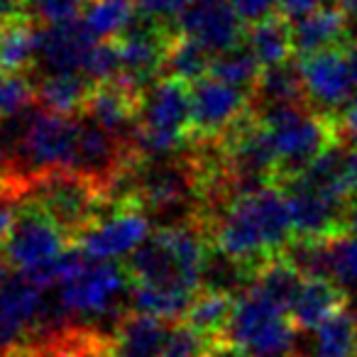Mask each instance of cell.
Here are the masks:
<instances>
[{
  "label": "cell",
  "mask_w": 357,
  "mask_h": 357,
  "mask_svg": "<svg viewBox=\"0 0 357 357\" xmlns=\"http://www.w3.org/2000/svg\"><path fill=\"white\" fill-rule=\"evenodd\" d=\"M215 250L257 269L264 259L282 255L294 243V223L282 186L262 189L235 199L208 228Z\"/></svg>",
  "instance_id": "cell-1"
},
{
  "label": "cell",
  "mask_w": 357,
  "mask_h": 357,
  "mask_svg": "<svg viewBox=\"0 0 357 357\" xmlns=\"http://www.w3.org/2000/svg\"><path fill=\"white\" fill-rule=\"evenodd\" d=\"M277 154V186L301 174L333 144H345L337 115L316 110L311 103H282L252 108Z\"/></svg>",
  "instance_id": "cell-2"
},
{
  "label": "cell",
  "mask_w": 357,
  "mask_h": 357,
  "mask_svg": "<svg viewBox=\"0 0 357 357\" xmlns=\"http://www.w3.org/2000/svg\"><path fill=\"white\" fill-rule=\"evenodd\" d=\"M191 128V84L167 76L144 93L132 144L139 159H162L189 142Z\"/></svg>",
  "instance_id": "cell-3"
},
{
  "label": "cell",
  "mask_w": 357,
  "mask_h": 357,
  "mask_svg": "<svg viewBox=\"0 0 357 357\" xmlns=\"http://www.w3.org/2000/svg\"><path fill=\"white\" fill-rule=\"evenodd\" d=\"M22 199H30L40 206L64 230L71 243H76L91 225L98 223L108 206H115L108 191L76 172H52L35 178Z\"/></svg>",
  "instance_id": "cell-4"
},
{
  "label": "cell",
  "mask_w": 357,
  "mask_h": 357,
  "mask_svg": "<svg viewBox=\"0 0 357 357\" xmlns=\"http://www.w3.org/2000/svg\"><path fill=\"white\" fill-rule=\"evenodd\" d=\"M296 333L289 313L255 287L235 298L228 337L250 357H294Z\"/></svg>",
  "instance_id": "cell-5"
},
{
  "label": "cell",
  "mask_w": 357,
  "mask_h": 357,
  "mask_svg": "<svg viewBox=\"0 0 357 357\" xmlns=\"http://www.w3.org/2000/svg\"><path fill=\"white\" fill-rule=\"evenodd\" d=\"M130 277L113 259H93L74 279L54 289L64 311L74 316H105L120 306Z\"/></svg>",
  "instance_id": "cell-6"
},
{
  "label": "cell",
  "mask_w": 357,
  "mask_h": 357,
  "mask_svg": "<svg viewBox=\"0 0 357 357\" xmlns=\"http://www.w3.org/2000/svg\"><path fill=\"white\" fill-rule=\"evenodd\" d=\"M71 240L66 233L30 199H22L17 206V218L8 233L3 250L13 269L27 272L47 259L56 257L61 250L69 248Z\"/></svg>",
  "instance_id": "cell-7"
},
{
  "label": "cell",
  "mask_w": 357,
  "mask_h": 357,
  "mask_svg": "<svg viewBox=\"0 0 357 357\" xmlns=\"http://www.w3.org/2000/svg\"><path fill=\"white\" fill-rule=\"evenodd\" d=\"M252 110L250 91L225 84L213 76L191 84V137L194 139H220Z\"/></svg>",
  "instance_id": "cell-8"
},
{
  "label": "cell",
  "mask_w": 357,
  "mask_h": 357,
  "mask_svg": "<svg viewBox=\"0 0 357 357\" xmlns=\"http://www.w3.org/2000/svg\"><path fill=\"white\" fill-rule=\"evenodd\" d=\"M306 98L316 110L337 115L355 98V79H352L350 61L345 47H333L316 54L298 56Z\"/></svg>",
  "instance_id": "cell-9"
},
{
  "label": "cell",
  "mask_w": 357,
  "mask_h": 357,
  "mask_svg": "<svg viewBox=\"0 0 357 357\" xmlns=\"http://www.w3.org/2000/svg\"><path fill=\"white\" fill-rule=\"evenodd\" d=\"M139 211H142V206L135 201L118 204L110 211L108 218H100L96 225H91L76 240V245L91 259H118L125 255H132L152 235L149 218Z\"/></svg>",
  "instance_id": "cell-10"
},
{
  "label": "cell",
  "mask_w": 357,
  "mask_h": 357,
  "mask_svg": "<svg viewBox=\"0 0 357 357\" xmlns=\"http://www.w3.org/2000/svg\"><path fill=\"white\" fill-rule=\"evenodd\" d=\"M45 291L20 272L0 282V357L30 342L47 301Z\"/></svg>",
  "instance_id": "cell-11"
},
{
  "label": "cell",
  "mask_w": 357,
  "mask_h": 357,
  "mask_svg": "<svg viewBox=\"0 0 357 357\" xmlns=\"http://www.w3.org/2000/svg\"><path fill=\"white\" fill-rule=\"evenodd\" d=\"M243 22L230 0H194L176 17V30L220 54L243 45Z\"/></svg>",
  "instance_id": "cell-12"
},
{
  "label": "cell",
  "mask_w": 357,
  "mask_h": 357,
  "mask_svg": "<svg viewBox=\"0 0 357 357\" xmlns=\"http://www.w3.org/2000/svg\"><path fill=\"white\" fill-rule=\"evenodd\" d=\"M96 42L98 40L91 35L81 17L45 25L37 30L35 64L47 69V74H84Z\"/></svg>",
  "instance_id": "cell-13"
},
{
  "label": "cell",
  "mask_w": 357,
  "mask_h": 357,
  "mask_svg": "<svg viewBox=\"0 0 357 357\" xmlns=\"http://www.w3.org/2000/svg\"><path fill=\"white\" fill-rule=\"evenodd\" d=\"M291 211L294 235L301 240H323L342 233V211L345 201L326 196L321 191L303 186L296 178L282 184Z\"/></svg>",
  "instance_id": "cell-14"
},
{
  "label": "cell",
  "mask_w": 357,
  "mask_h": 357,
  "mask_svg": "<svg viewBox=\"0 0 357 357\" xmlns=\"http://www.w3.org/2000/svg\"><path fill=\"white\" fill-rule=\"evenodd\" d=\"M291 42L296 56H308L323 50H333V47H345L350 42V25L335 6L318 8V10L291 22Z\"/></svg>",
  "instance_id": "cell-15"
},
{
  "label": "cell",
  "mask_w": 357,
  "mask_h": 357,
  "mask_svg": "<svg viewBox=\"0 0 357 357\" xmlns=\"http://www.w3.org/2000/svg\"><path fill=\"white\" fill-rule=\"evenodd\" d=\"M169 323L152 313L130 311L115 328V357H162L172 333Z\"/></svg>",
  "instance_id": "cell-16"
},
{
  "label": "cell",
  "mask_w": 357,
  "mask_h": 357,
  "mask_svg": "<svg viewBox=\"0 0 357 357\" xmlns=\"http://www.w3.org/2000/svg\"><path fill=\"white\" fill-rule=\"evenodd\" d=\"M345 303H347V291H342L331 279L306 277V282L301 284L296 298H294L291 308H289V318L296 326V331L313 333L333 313L340 311Z\"/></svg>",
  "instance_id": "cell-17"
},
{
  "label": "cell",
  "mask_w": 357,
  "mask_h": 357,
  "mask_svg": "<svg viewBox=\"0 0 357 357\" xmlns=\"http://www.w3.org/2000/svg\"><path fill=\"white\" fill-rule=\"evenodd\" d=\"M250 100H252V108H267V105L282 103H308L298 61H282V64L264 66L255 89L250 91Z\"/></svg>",
  "instance_id": "cell-18"
},
{
  "label": "cell",
  "mask_w": 357,
  "mask_h": 357,
  "mask_svg": "<svg viewBox=\"0 0 357 357\" xmlns=\"http://www.w3.org/2000/svg\"><path fill=\"white\" fill-rule=\"evenodd\" d=\"M37 30L27 13H15L0 25V74H25L37 61Z\"/></svg>",
  "instance_id": "cell-19"
},
{
  "label": "cell",
  "mask_w": 357,
  "mask_h": 357,
  "mask_svg": "<svg viewBox=\"0 0 357 357\" xmlns=\"http://www.w3.org/2000/svg\"><path fill=\"white\" fill-rule=\"evenodd\" d=\"M93 86L86 74H47L35 84V100L52 113L79 115Z\"/></svg>",
  "instance_id": "cell-20"
},
{
  "label": "cell",
  "mask_w": 357,
  "mask_h": 357,
  "mask_svg": "<svg viewBox=\"0 0 357 357\" xmlns=\"http://www.w3.org/2000/svg\"><path fill=\"white\" fill-rule=\"evenodd\" d=\"M235 296L223 289H206L199 291L186 311L184 321L189 323L194 331H199L208 340H218V337H228V326L233 318Z\"/></svg>",
  "instance_id": "cell-21"
},
{
  "label": "cell",
  "mask_w": 357,
  "mask_h": 357,
  "mask_svg": "<svg viewBox=\"0 0 357 357\" xmlns=\"http://www.w3.org/2000/svg\"><path fill=\"white\" fill-rule=\"evenodd\" d=\"M248 47L257 61L264 66H274L289 61L294 54V42H291V22L284 15H272L267 20H259L250 27L248 37H245Z\"/></svg>",
  "instance_id": "cell-22"
},
{
  "label": "cell",
  "mask_w": 357,
  "mask_h": 357,
  "mask_svg": "<svg viewBox=\"0 0 357 357\" xmlns=\"http://www.w3.org/2000/svg\"><path fill=\"white\" fill-rule=\"evenodd\" d=\"M211 61H213V52L206 50L194 37L178 32L172 37L167 54H164V74L186 81V84H194V81L208 76Z\"/></svg>",
  "instance_id": "cell-23"
},
{
  "label": "cell",
  "mask_w": 357,
  "mask_h": 357,
  "mask_svg": "<svg viewBox=\"0 0 357 357\" xmlns=\"http://www.w3.org/2000/svg\"><path fill=\"white\" fill-rule=\"evenodd\" d=\"M259 74H262V64H259L257 56L252 54L248 42L233 47V50H228V52L213 54L211 71H208V76H213V79H220V81H225V84H233L245 91L255 89Z\"/></svg>",
  "instance_id": "cell-24"
},
{
  "label": "cell",
  "mask_w": 357,
  "mask_h": 357,
  "mask_svg": "<svg viewBox=\"0 0 357 357\" xmlns=\"http://www.w3.org/2000/svg\"><path fill=\"white\" fill-rule=\"evenodd\" d=\"M123 71V56H120L118 40H98L89 56L84 74L89 76L93 84H105V81H115Z\"/></svg>",
  "instance_id": "cell-25"
},
{
  "label": "cell",
  "mask_w": 357,
  "mask_h": 357,
  "mask_svg": "<svg viewBox=\"0 0 357 357\" xmlns=\"http://www.w3.org/2000/svg\"><path fill=\"white\" fill-rule=\"evenodd\" d=\"M35 103V84L22 74H6L0 79V118L22 113Z\"/></svg>",
  "instance_id": "cell-26"
},
{
  "label": "cell",
  "mask_w": 357,
  "mask_h": 357,
  "mask_svg": "<svg viewBox=\"0 0 357 357\" xmlns=\"http://www.w3.org/2000/svg\"><path fill=\"white\" fill-rule=\"evenodd\" d=\"M22 3L32 20L42 25H56V22L76 20L89 0H22Z\"/></svg>",
  "instance_id": "cell-27"
},
{
  "label": "cell",
  "mask_w": 357,
  "mask_h": 357,
  "mask_svg": "<svg viewBox=\"0 0 357 357\" xmlns=\"http://www.w3.org/2000/svg\"><path fill=\"white\" fill-rule=\"evenodd\" d=\"M208 342V337H204L199 331H194L186 321L176 323L172 328V333H169V340L162 357H206Z\"/></svg>",
  "instance_id": "cell-28"
},
{
  "label": "cell",
  "mask_w": 357,
  "mask_h": 357,
  "mask_svg": "<svg viewBox=\"0 0 357 357\" xmlns=\"http://www.w3.org/2000/svg\"><path fill=\"white\" fill-rule=\"evenodd\" d=\"M240 17L250 25L259 20H267L274 13H279V0H230Z\"/></svg>",
  "instance_id": "cell-29"
},
{
  "label": "cell",
  "mask_w": 357,
  "mask_h": 357,
  "mask_svg": "<svg viewBox=\"0 0 357 357\" xmlns=\"http://www.w3.org/2000/svg\"><path fill=\"white\" fill-rule=\"evenodd\" d=\"M137 3V10L147 13L159 20H176L186 8L194 3V0H135Z\"/></svg>",
  "instance_id": "cell-30"
},
{
  "label": "cell",
  "mask_w": 357,
  "mask_h": 357,
  "mask_svg": "<svg viewBox=\"0 0 357 357\" xmlns=\"http://www.w3.org/2000/svg\"><path fill=\"white\" fill-rule=\"evenodd\" d=\"M337 128L340 137L347 147H357V98H352L345 108L337 113Z\"/></svg>",
  "instance_id": "cell-31"
},
{
  "label": "cell",
  "mask_w": 357,
  "mask_h": 357,
  "mask_svg": "<svg viewBox=\"0 0 357 357\" xmlns=\"http://www.w3.org/2000/svg\"><path fill=\"white\" fill-rule=\"evenodd\" d=\"M331 0H279V15H284L289 22L308 15V13L326 8Z\"/></svg>",
  "instance_id": "cell-32"
},
{
  "label": "cell",
  "mask_w": 357,
  "mask_h": 357,
  "mask_svg": "<svg viewBox=\"0 0 357 357\" xmlns=\"http://www.w3.org/2000/svg\"><path fill=\"white\" fill-rule=\"evenodd\" d=\"M206 357H250V355L240 345H235L230 337H218V340L208 342Z\"/></svg>",
  "instance_id": "cell-33"
},
{
  "label": "cell",
  "mask_w": 357,
  "mask_h": 357,
  "mask_svg": "<svg viewBox=\"0 0 357 357\" xmlns=\"http://www.w3.org/2000/svg\"><path fill=\"white\" fill-rule=\"evenodd\" d=\"M342 233L357 235V189H352L345 201V211H342Z\"/></svg>",
  "instance_id": "cell-34"
},
{
  "label": "cell",
  "mask_w": 357,
  "mask_h": 357,
  "mask_svg": "<svg viewBox=\"0 0 357 357\" xmlns=\"http://www.w3.org/2000/svg\"><path fill=\"white\" fill-rule=\"evenodd\" d=\"M335 8L347 17V25L352 30L357 25V0H335Z\"/></svg>",
  "instance_id": "cell-35"
},
{
  "label": "cell",
  "mask_w": 357,
  "mask_h": 357,
  "mask_svg": "<svg viewBox=\"0 0 357 357\" xmlns=\"http://www.w3.org/2000/svg\"><path fill=\"white\" fill-rule=\"evenodd\" d=\"M347 176L352 189H357V147H347Z\"/></svg>",
  "instance_id": "cell-36"
},
{
  "label": "cell",
  "mask_w": 357,
  "mask_h": 357,
  "mask_svg": "<svg viewBox=\"0 0 357 357\" xmlns=\"http://www.w3.org/2000/svg\"><path fill=\"white\" fill-rule=\"evenodd\" d=\"M345 54H347V61H350V71H352V79H355V89H357V40L347 42Z\"/></svg>",
  "instance_id": "cell-37"
},
{
  "label": "cell",
  "mask_w": 357,
  "mask_h": 357,
  "mask_svg": "<svg viewBox=\"0 0 357 357\" xmlns=\"http://www.w3.org/2000/svg\"><path fill=\"white\" fill-rule=\"evenodd\" d=\"M17 3H20V0H0V25H3V22L6 20H10L13 15H15V8H17Z\"/></svg>",
  "instance_id": "cell-38"
},
{
  "label": "cell",
  "mask_w": 357,
  "mask_h": 357,
  "mask_svg": "<svg viewBox=\"0 0 357 357\" xmlns=\"http://www.w3.org/2000/svg\"><path fill=\"white\" fill-rule=\"evenodd\" d=\"M10 262H8V257H6V250H3V245H0V282H3V279L6 277H10Z\"/></svg>",
  "instance_id": "cell-39"
},
{
  "label": "cell",
  "mask_w": 357,
  "mask_h": 357,
  "mask_svg": "<svg viewBox=\"0 0 357 357\" xmlns=\"http://www.w3.org/2000/svg\"><path fill=\"white\" fill-rule=\"evenodd\" d=\"M100 357H115V350H113V347H110V350H108V352H103V355H100Z\"/></svg>",
  "instance_id": "cell-40"
},
{
  "label": "cell",
  "mask_w": 357,
  "mask_h": 357,
  "mask_svg": "<svg viewBox=\"0 0 357 357\" xmlns=\"http://www.w3.org/2000/svg\"><path fill=\"white\" fill-rule=\"evenodd\" d=\"M0 79H3V76H0Z\"/></svg>",
  "instance_id": "cell-41"
}]
</instances>
